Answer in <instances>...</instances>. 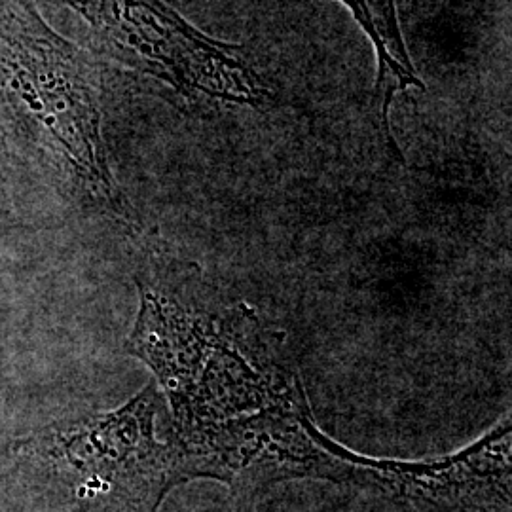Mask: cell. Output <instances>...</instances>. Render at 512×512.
<instances>
[{
    "mask_svg": "<svg viewBox=\"0 0 512 512\" xmlns=\"http://www.w3.org/2000/svg\"><path fill=\"white\" fill-rule=\"evenodd\" d=\"M135 285L139 313L126 349L154 372L175 435L308 401L293 372L270 355L253 311L213 306L196 266L148 256Z\"/></svg>",
    "mask_w": 512,
    "mask_h": 512,
    "instance_id": "1",
    "label": "cell"
},
{
    "mask_svg": "<svg viewBox=\"0 0 512 512\" xmlns=\"http://www.w3.org/2000/svg\"><path fill=\"white\" fill-rule=\"evenodd\" d=\"M0 109L12 139L35 148L80 200L135 224L110 169L97 65L37 0H0Z\"/></svg>",
    "mask_w": 512,
    "mask_h": 512,
    "instance_id": "3",
    "label": "cell"
},
{
    "mask_svg": "<svg viewBox=\"0 0 512 512\" xmlns=\"http://www.w3.org/2000/svg\"><path fill=\"white\" fill-rule=\"evenodd\" d=\"M317 440L353 465L349 488L376 495L406 512H511V418L475 444L425 461L378 459L351 452L317 427Z\"/></svg>",
    "mask_w": 512,
    "mask_h": 512,
    "instance_id": "6",
    "label": "cell"
},
{
    "mask_svg": "<svg viewBox=\"0 0 512 512\" xmlns=\"http://www.w3.org/2000/svg\"><path fill=\"white\" fill-rule=\"evenodd\" d=\"M361 25L374 44L378 57V93L382 99V116L387 118L391 97L406 88H423V82L406 50L397 0H340Z\"/></svg>",
    "mask_w": 512,
    "mask_h": 512,
    "instance_id": "7",
    "label": "cell"
},
{
    "mask_svg": "<svg viewBox=\"0 0 512 512\" xmlns=\"http://www.w3.org/2000/svg\"><path fill=\"white\" fill-rule=\"evenodd\" d=\"M10 143H12V133H10L8 124H6V120H4L2 109H0V169L8 164V160L12 158Z\"/></svg>",
    "mask_w": 512,
    "mask_h": 512,
    "instance_id": "8",
    "label": "cell"
},
{
    "mask_svg": "<svg viewBox=\"0 0 512 512\" xmlns=\"http://www.w3.org/2000/svg\"><path fill=\"white\" fill-rule=\"evenodd\" d=\"M82 19L95 48L184 99L264 105V80L243 46L196 29L165 0H59Z\"/></svg>",
    "mask_w": 512,
    "mask_h": 512,
    "instance_id": "4",
    "label": "cell"
},
{
    "mask_svg": "<svg viewBox=\"0 0 512 512\" xmlns=\"http://www.w3.org/2000/svg\"><path fill=\"white\" fill-rule=\"evenodd\" d=\"M164 412V397L150 384L112 412L14 440L16 511L160 512L171 490L186 484L173 429H158Z\"/></svg>",
    "mask_w": 512,
    "mask_h": 512,
    "instance_id": "2",
    "label": "cell"
},
{
    "mask_svg": "<svg viewBox=\"0 0 512 512\" xmlns=\"http://www.w3.org/2000/svg\"><path fill=\"white\" fill-rule=\"evenodd\" d=\"M310 404L268 408L188 435H175L186 484L217 480L251 497L291 480L349 486L353 465L334 456L315 435Z\"/></svg>",
    "mask_w": 512,
    "mask_h": 512,
    "instance_id": "5",
    "label": "cell"
}]
</instances>
